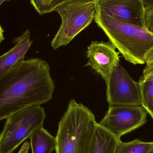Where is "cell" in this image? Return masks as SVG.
<instances>
[{
  "mask_svg": "<svg viewBox=\"0 0 153 153\" xmlns=\"http://www.w3.org/2000/svg\"><path fill=\"white\" fill-rule=\"evenodd\" d=\"M72 0H30L33 7L40 15L50 13L56 8Z\"/></svg>",
  "mask_w": 153,
  "mask_h": 153,
  "instance_id": "9a60e30c",
  "label": "cell"
},
{
  "mask_svg": "<svg viewBox=\"0 0 153 153\" xmlns=\"http://www.w3.org/2000/svg\"><path fill=\"white\" fill-rule=\"evenodd\" d=\"M119 53L110 42H92L87 48L88 62L85 66H91L107 83L120 64Z\"/></svg>",
  "mask_w": 153,
  "mask_h": 153,
  "instance_id": "9c48e42d",
  "label": "cell"
},
{
  "mask_svg": "<svg viewBox=\"0 0 153 153\" xmlns=\"http://www.w3.org/2000/svg\"><path fill=\"white\" fill-rule=\"evenodd\" d=\"M97 9L96 0H72L56 8L62 23L51 42L53 49L67 45L88 27L94 20Z\"/></svg>",
  "mask_w": 153,
  "mask_h": 153,
  "instance_id": "277c9868",
  "label": "cell"
},
{
  "mask_svg": "<svg viewBox=\"0 0 153 153\" xmlns=\"http://www.w3.org/2000/svg\"><path fill=\"white\" fill-rule=\"evenodd\" d=\"M8 1V0H0V6L1 4L4 2L5 1Z\"/></svg>",
  "mask_w": 153,
  "mask_h": 153,
  "instance_id": "7402d4cb",
  "label": "cell"
},
{
  "mask_svg": "<svg viewBox=\"0 0 153 153\" xmlns=\"http://www.w3.org/2000/svg\"><path fill=\"white\" fill-rule=\"evenodd\" d=\"M30 138L32 153H52L55 150L56 137L44 127L34 132Z\"/></svg>",
  "mask_w": 153,
  "mask_h": 153,
  "instance_id": "8fae6325",
  "label": "cell"
},
{
  "mask_svg": "<svg viewBox=\"0 0 153 153\" xmlns=\"http://www.w3.org/2000/svg\"><path fill=\"white\" fill-rule=\"evenodd\" d=\"M141 106L153 119V78L142 76L139 80Z\"/></svg>",
  "mask_w": 153,
  "mask_h": 153,
  "instance_id": "4fadbf2b",
  "label": "cell"
},
{
  "mask_svg": "<svg viewBox=\"0 0 153 153\" xmlns=\"http://www.w3.org/2000/svg\"><path fill=\"white\" fill-rule=\"evenodd\" d=\"M145 62L146 66L143 72V76L146 77L153 74V47L146 54Z\"/></svg>",
  "mask_w": 153,
  "mask_h": 153,
  "instance_id": "2e32d148",
  "label": "cell"
},
{
  "mask_svg": "<svg viewBox=\"0 0 153 153\" xmlns=\"http://www.w3.org/2000/svg\"><path fill=\"white\" fill-rule=\"evenodd\" d=\"M146 77H151V78H153V74H151V75H149V76H146Z\"/></svg>",
  "mask_w": 153,
  "mask_h": 153,
  "instance_id": "603a6c76",
  "label": "cell"
},
{
  "mask_svg": "<svg viewBox=\"0 0 153 153\" xmlns=\"http://www.w3.org/2000/svg\"><path fill=\"white\" fill-rule=\"evenodd\" d=\"M146 27L153 34V10H146Z\"/></svg>",
  "mask_w": 153,
  "mask_h": 153,
  "instance_id": "e0dca14e",
  "label": "cell"
},
{
  "mask_svg": "<svg viewBox=\"0 0 153 153\" xmlns=\"http://www.w3.org/2000/svg\"><path fill=\"white\" fill-rule=\"evenodd\" d=\"M4 39V30L0 25V44Z\"/></svg>",
  "mask_w": 153,
  "mask_h": 153,
  "instance_id": "ffe728a7",
  "label": "cell"
},
{
  "mask_svg": "<svg viewBox=\"0 0 153 153\" xmlns=\"http://www.w3.org/2000/svg\"><path fill=\"white\" fill-rule=\"evenodd\" d=\"M119 141L98 123L91 153H115Z\"/></svg>",
  "mask_w": 153,
  "mask_h": 153,
  "instance_id": "7c38bea8",
  "label": "cell"
},
{
  "mask_svg": "<svg viewBox=\"0 0 153 153\" xmlns=\"http://www.w3.org/2000/svg\"><path fill=\"white\" fill-rule=\"evenodd\" d=\"M98 123L87 107L70 100L56 134V153H91Z\"/></svg>",
  "mask_w": 153,
  "mask_h": 153,
  "instance_id": "7a4b0ae2",
  "label": "cell"
},
{
  "mask_svg": "<svg viewBox=\"0 0 153 153\" xmlns=\"http://www.w3.org/2000/svg\"><path fill=\"white\" fill-rule=\"evenodd\" d=\"M146 10H153V0H142Z\"/></svg>",
  "mask_w": 153,
  "mask_h": 153,
  "instance_id": "d6986e66",
  "label": "cell"
},
{
  "mask_svg": "<svg viewBox=\"0 0 153 153\" xmlns=\"http://www.w3.org/2000/svg\"><path fill=\"white\" fill-rule=\"evenodd\" d=\"M147 112L142 106H109L98 123L119 141L121 137L146 123Z\"/></svg>",
  "mask_w": 153,
  "mask_h": 153,
  "instance_id": "8992f818",
  "label": "cell"
},
{
  "mask_svg": "<svg viewBox=\"0 0 153 153\" xmlns=\"http://www.w3.org/2000/svg\"><path fill=\"white\" fill-rule=\"evenodd\" d=\"M106 85L109 106H141L139 83L134 81L120 64L115 67Z\"/></svg>",
  "mask_w": 153,
  "mask_h": 153,
  "instance_id": "52a82bcc",
  "label": "cell"
},
{
  "mask_svg": "<svg viewBox=\"0 0 153 153\" xmlns=\"http://www.w3.org/2000/svg\"><path fill=\"white\" fill-rule=\"evenodd\" d=\"M50 71L46 62L32 58L18 63L0 78V121L52 99L55 85Z\"/></svg>",
  "mask_w": 153,
  "mask_h": 153,
  "instance_id": "6da1fadb",
  "label": "cell"
},
{
  "mask_svg": "<svg viewBox=\"0 0 153 153\" xmlns=\"http://www.w3.org/2000/svg\"><path fill=\"white\" fill-rule=\"evenodd\" d=\"M153 142H144L137 139L124 143L119 141L115 153H147L151 149Z\"/></svg>",
  "mask_w": 153,
  "mask_h": 153,
  "instance_id": "5bb4252c",
  "label": "cell"
},
{
  "mask_svg": "<svg viewBox=\"0 0 153 153\" xmlns=\"http://www.w3.org/2000/svg\"><path fill=\"white\" fill-rule=\"evenodd\" d=\"M97 7L112 18L146 27V9L142 0H96Z\"/></svg>",
  "mask_w": 153,
  "mask_h": 153,
  "instance_id": "ba28073f",
  "label": "cell"
},
{
  "mask_svg": "<svg viewBox=\"0 0 153 153\" xmlns=\"http://www.w3.org/2000/svg\"><path fill=\"white\" fill-rule=\"evenodd\" d=\"M94 20L127 61L146 64V56L153 47V34L146 28L116 19L98 7Z\"/></svg>",
  "mask_w": 153,
  "mask_h": 153,
  "instance_id": "3957f363",
  "label": "cell"
},
{
  "mask_svg": "<svg viewBox=\"0 0 153 153\" xmlns=\"http://www.w3.org/2000/svg\"><path fill=\"white\" fill-rule=\"evenodd\" d=\"M30 147V144L27 141H26L22 145V146L18 153H28L29 151Z\"/></svg>",
  "mask_w": 153,
  "mask_h": 153,
  "instance_id": "ac0fdd59",
  "label": "cell"
},
{
  "mask_svg": "<svg viewBox=\"0 0 153 153\" xmlns=\"http://www.w3.org/2000/svg\"><path fill=\"white\" fill-rule=\"evenodd\" d=\"M46 113L40 105L22 109L10 115L0 134V153H12L34 132L44 127Z\"/></svg>",
  "mask_w": 153,
  "mask_h": 153,
  "instance_id": "5b68a950",
  "label": "cell"
},
{
  "mask_svg": "<svg viewBox=\"0 0 153 153\" xmlns=\"http://www.w3.org/2000/svg\"><path fill=\"white\" fill-rule=\"evenodd\" d=\"M147 153H153V145L152 148H151V149L149 150V152H148Z\"/></svg>",
  "mask_w": 153,
  "mask_h": 153,
  "instance_id": "44dd1931",
  "label": "cell"
},
{
  "mask_svg": "<svg viewBox=\"0 0 153 153\" xmlns=\"http://www.w3.org/2000/svg\"><path fill=\"white\" fill-rule=\"evenodd\" d=\"M30 31L26 30L21 36L14 39V46L0 56V78L10 71L18 63L24 60L25 55L31 46Z\"/></svg>",
  "mask_w": 153,
  "mask_h": 153,
  "instance_id": "30bf717a",
  "label": "cell"
}]
</instances>
